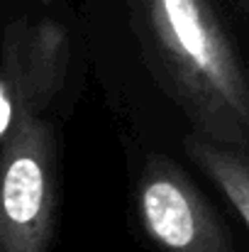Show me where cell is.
Returning <instances> with one entry per match:
<instances>
[{
	"label": "cell",
	"mask_w": 249,
	"mask_h": 252,
	"mask_svg": "<svg viewBox=\"0 0 249 252\" xmlns=\"http://www.w3.org/2000/svg\"><path fill=\"white\" fill-rule=\"evenodd\" d=\"M135 208L142 233L162 252H240L186 171L149 157L139 171Z\"/></svg>",
	"instance_id": "cell-2"
},
{
	"label": "cell",
	"mask_w": 249,
	"mask_h": 252,
	"mask_svg": "<svg viewBox=\"0 0 249 252\" xmlns=\"http://www.w3.org/2000/svg\"><path fill=\"white\" fill-rule=\"evenodd\" d=\"M54 176L47 130L29 123L0 176V228L7 252H44L52 230Z\"/></svg>",
	"instance_id": "cell-3"
},
{
	"label": "cell",
	"mask_w": 249,
	"mask_h": 252,
	"mask_svg": "<svg viewBox=\"0 0 249 252\" xmlns=\"http://www.w3.org/2000/svg\"><path fill=\"white\" fill-rule=\"evenodd\" d=\"M181 103L213 140L249 145V81L208 0H137Z\"/></svg>",
	"instance_id": "cell-1"
},
{
	"label": "cell",
	"mask_w": 249,
	"mask_h": 252,
	"mask_svg": "<svg viewBox=\"0 0 249 252\" xmlns=\"http://www.w3.org/2000/svg\"><path fill=\"white\" fill-rule=\"evenodd\" d=\"M186 152L191 159L205 171V176L222 191L235 213L242 218L249 230V159L232 145L205 140V137H186Z\"/></svg>",
	"instance_id": "cell-4"
},
{
	"label": "cell",
	"mask_w": 249,
	"mask_h": 252,
	"mask_svg": "<svg viewBox=\"0 0 249 252\" xmlns=\"http://www.w3.org/2000/svg\"><path fill=\"white\" fill-rule=\"evenodd\" d=\"M10 120H12V105H10L5 91L0 88V135L10 127Z\"/></svg>",
	"instance_id": "cell-5"
}]
</instances>
